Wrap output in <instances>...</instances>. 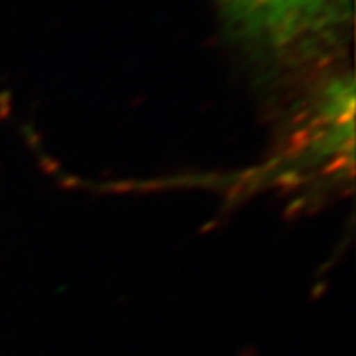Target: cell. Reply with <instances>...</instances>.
<instances>
[{
    "instance_id": "cell-1",
    "label": "cell",
    "mask_w": 356,
    "mask_h": 356,
    "mask_svg": "<svg viewBox=\"0 0 356 356\" xmlns=\"http://www.w3.org/2000/svg\"><path fill=\"white\" fill-rule=\"evenodd\" d=\"M213 2L236 46L257 64L282 73L327 71L342 53L353 19L351 0Z\"/></svg>"
}]
</instances>
